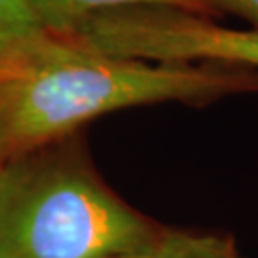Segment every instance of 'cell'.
<instances>
[{
	"mask_svg": "<svg viewBox=\"0 0 258 258\" xmlns=\"http://www.w3.org/2000/svg\"><path fill=\"white\" fill-rule=\"evenodd\" d=\"M252 90V69L105 55L55 37L0 83V117L16 155L59 142L113 111Z\"/></svg>",
	"mask_w": 258,
	"mask_h": 258,
	"instance_id": "cell-1",
	"label": "cell"
},
{
	"mask_svg": "<svg viewBox=\"0 0 258 258\" xmlns=\"http://www.w3.org/2000/svg\"><path fill=\"white\" fill-rule=\"evenodd\" d=\"M163 230L77 151L29 149L0 174V258H117L149 247Z\"/></svg>",
	"mask_w": 258,
	"mask_h": 258,
	"instance_id": "cell-2",
	"label": "cell"
},
{
	"mask_svg": "<svg viewBox=\"0 0 258 258\" xmlns=\"http://www.w3.org/2000/svg\"><path fill=\"white\" fill-rule=\"evenodd\" d=\"M90 52L258 71V29H231L182 10L124 8L88 19L69 38Z\"/></svg>",
	"mask_w": 258,
	"mask_h": 258,
	"instance_id": "cell-3",
	"label": "cell"
},
{
	"mask_svg": "<svg viewBox=\"0 0 258 258\" xmlns=\"http://www.w3.org/2000/svg\"><path fill=\"white\" fill-rule=\"evenodd\" d=\"M42 27L52 37L75 35L88 19L105 12L124 8H168L182 10L209 18L211 12L203 0H27Z\"/></svg>",
	"mask_w": 258,
	"mask_h": 258,
	"instance_id": "cell-4",
	"label": "cell"
},
{
	"mask_svg": "<svg viewBox=\"0 0 258 258\" xmlns=\"http://www.w3.org/2000/svg\"><path fill=\"white\" fill-rule=\"evenodd\" d=\"M54 38L27 0H0V71L12 73Z\"/></svg>",
	"mask_w": 258,
	"mask_h": 258,
	"instance_id": "cell-5",
	"label": "cell"
},
{
	"mask_svg": "<svg viewBox=\"0 0 258 258\" xmlns=\"http://www.w3.org/2000/svg\"><path fill=\"white\" fill-rule=\"evenodd\" d=\"M117 258H243L233 243L212 233L163 230L149 247Z\"/></svg>",
	"mask_w": 258,
	"mask_h": 258,
	"instance_id": "cell-6",
	"label": "cell"
},
{
	"mask_svg": "<svg viewBox=\"0 0 258 258\" xmlns=\"http://www.w3.org/2000/svg\"><path fill=\"white\" fill-rule=\"evenodd\" d=\"M209 12H228L245 19L252 29H258V0H203Z\"/></svg>",
	"mask_w": 258,
	"mask_h": 258,
	"instance_id": "cell-7",
	"label": "cell"
},
{
	"mask_svg": "<svg viewBox=\"0 0 258 258\" xmlns=\"http://www.w3.org/2000/svg\"><path fill=\"white\" fill-rule=\"evenodd\" d=\"M12 155H14V149H12L8 132H6V126L2 122V117H0V174H2V170H4V166Z\"/></svg>",
	"mask_w": 258,
	"mask_h": 258,
	"instance_id": "cell-8",
	"label": "cell"
},
{
	"mask_svg": "<svg viewBox=\"0 0 258 258\" xmlns=\"http://www.w3.org/2000/svg\"><path fill=\"white\" fill-rule=\"evenodd\" d=\"M8 75H10V73H6V71H0V83H2V81H4V79H6Z\"/></svg>",
	"mask_w": 258,
	"mask_h": 258,
	"instance_id": "cell-9",
	"label": "cell"
}]
</instances>
